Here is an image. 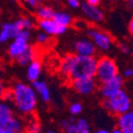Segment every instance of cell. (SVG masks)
<instances>
[{"label": "cell", "instance_id": "6da1fadb", "mask_svg": "<svg viewBox=\"0 0 133 133\" xmlns=\"http://www.w3.org/2000/svg\"><path fill=\"white\" fill-rule=\"evenodd\" d=\"M95 57H84L79 54H67L60 63V71L70 80L82 78H95L97 70Z\"/></svg>", "mask_w": 133, "mask_h": 133}, {"label": "cell", "instance_id": "7a4b0ae2", "mask_svg": "<svg viewBox=\"0 0 133 133\" xmlns=\"http://www.w3.org/2000/svg\"><path fill=\"white\" fill-rule=\"evenodd\" d=\"M12 90L16 109L24 115H32L37 104V93L34 87L25 83H16Z\"/></svg>", "mask_w": 133, "mask_h": 133}, {"label": "cell", "instance_id": "3957f363", "mask_svg": "<svg viewBox=\"0 0 133 133\" xmlns=\"http://www.w3.org/2000/svg\"><path fill=\"white\" fill-rule=\"evenodd\" d=\"M103 108L108 112L119 116L131 110V99L124 90H121L114 96L104 99Z\"/></svg>", "mask_w": 133, "mask_h": 133}, {"label": "cell", "instance_id": "277c9868", "mask_svg": "<svg viewBox=\"0 0 133 133\" xmlns=\"http://www.w3.org/2000/svg\"><path fill=\"white\" fill-rule=\"evenodd\" d=\"M118 75V68L115 61L109 57H101L97 60L96 80L102 84Z\"/></svg>", "mask_w": 133, "mask_h": 133}, {"label": "cell", "instance_id": "5b68a950", "mask_svg": "<svg viewBox=\"0 0 133 133\" xmlns=\"http://www.w3.org/2000/svg\"><path fill=\"white\" fill-rule=\"evenodd\" d=\"M87 34L91 37V39L93 41V43L96 45L97 48L101 49L103 51H107L111 48L112 39H111L110 35L107 34L105 32H103L101 30H97V29L91 28V29H88Z\"/></svg>", "mask_w": 133, "mask_h": 133}, {"label": "cell", "instance_id": "8992f818", "mask_svg": "<svg viewBox=\"0 0 133 133\" xmlns=\"http://www.w3.org/2000/svg\"><path fill=\"white\" fill-rule=\"evenodd\" d=\"M123 84H124L123 78H121L119 75H117L113 79H111V80L101 84L100 94L104 99H108L110 97L114 96L115 94H117L119 91L123 90Z\"/></svg>", "mask_w": 133, "mask_h": 133}, {"label": "cell", "instance_id": "52a82bcc", "mask_svg": "<svg viewBox=\"0 0 133 133\" xmlns=\"http://www.w3.org/2000/svg\"><path fill=\"white\" fill-rule=\"evenodd\" d=\"M70 86L81 95H90L96 90L97 81L95 78L75 79L70 80Z\"/></svg>", "mask_w": 133, "mask_h": 133}, {"label": "cell", "instance_id": "ba28073f", "mask_svg": "<svg viewBox=\"0 0 133 133\" xmlns=\"http://www.w3.org/2000/svg\"><path fill=\"white\" fill-rule=\"evenodd\" d=\"M38 26L48 35H61L67 30V27L59 25L54 19H39Z\"/></svg>", "mask_w": 133, "mask_h": 133}, {"label": "cell", "instance_id": "9c48e42d", "mask_svg": "<svg viewBox=\"0 0 133 133\" xmlns=\"http://www.w3.org/2000/svg\"><path fill=\"white\" fill-rule=\"evenodd\" d=\"M23 30L20 29L17 20L16 21H13V23H5L1 26V30H0V43L3 44V43H6L9 39L11 38H15L17 33Z\"/></svg>", "mask_w": 133, "mask_h": 133}, {"label": "cell", "instance_id": "30bf717a", "mask_svg": "<svg viewBox=\"0 0 133 133\" xmlns=\"http://www.w3.org/2000/svg\"><path fill=\"white\" fill-rule=\"evenodd\" d=\"M96 45L90 39H79L75 43L76 54L84 55V57H95Z\"/></svg>", "mask_w": 133, "mask_h": 133}, {"label": "cell", "instance_id": "8fae6325", "mask_svg": "<svg viewBox=\"0 0 133 133\" xmlns=\"http://www.w3.org/2000/svg\"><path fill=\"white\" fill-rule=\"evenodd\" d=\"M81 9L83 14L86 16V18L94 21V23H99V21H101L103 19L102 11L97 5H93L87 2H84L81 4Z\"/></svg>", "mask_w": 133, "mask_h": 133}, {"label": "cell", "instance_id": "7c38bea8", "mask_svg": "<svg viewBox=\"0 0 133 133\" xmlns=\"http://www.w3.org/2000/svg\"><path fill=\"white\" fill-rule=\"evenodd\" d=\"M117 126L125 133H133V111L132 110L117 116Z\"/></svg>", "mask_w": 133, "mask_h": 133}, {"label": "cell", "instance_id": "4fadbf2b", "mask_svg": "<svg viewBox=\"0 0 133 133\" xmlns=\"http://www.w3.org/2000/svg\"><path fill=\"white\" fill-rule=\"evenodd\" d=\"M28 46H29V44L27 41H24L21 38H14L13 42L11 43V45L9 46L8 53L11 58L17 59L24 51H26Z\"/></svg>", "mask_w": 133, "mask_h": 133}, {"label": "cell", "instance_id": "5bb4252c", "mask_svg": "<svg viewBox=\"0 0 133 133\" xmlns=\"http://www.w3.org/2000/svg\"><path fill=\"white\" fill-rule=\"evenodd\" d=\"M34 60H36V50L32 45H29L28 48L26 49V51H24L16 59L17 63L19 65H21V66L29 65L31 62H33Z\"/></svg>", "mask_w": 133, "mask_h": 133}, {"label": "cell", "instance_id": "9a60e30c", "mask_svg": "<svg viewBox=\"0 0 133 133\" xmlns=\"http://www.w3.org/2000/svg\"><path fill=\"white\" fill-rule=\"evenodd\" d=\"M42 71V64L41 62L36 59L33 62H31L28 65V69H27V78L31 82H35L38 80L39 76Z\"/></svg>", "mask_w": 133, "mask_h": 133}, {"label": "cell", "instance_id": "2e32d148", "mask_svg": "<svg viewBox=\"0 0 133 133\" xmlns=\"http://www.w3.org/2000/svg\"><path fill=\"white\" fill-rule=\"evenodd\" d=\"M32 85L43 101H45V102L50 101V92H49V88L45 82L37 80L35 82H32Z\"/></svg>", "mask_w": 133, "mask_h": 133}, {"label": "cell", "instance_id": "e0dca14e", "mask_svg": "<svg viewBox=\"0 0 133 133\" xmlns=\"http://www.w3.org/2000/svg\"><path fill=\"white\" fill-rule=\"evenodd\" d=\"M14 116L10 105L4 102H0V127H5Z\"/></svg>", "mask_w": 133, "mask_h": 133}, {"label": "cell", "instance_id": "ac0fdd59", "mask_svg": "<svg viewBox=\"0 0 133 133\" xmlns=\"http://www.w3.org/2000/svg\"><path fill=\"white\" fill-rule=\"evenodd\" d=\"M5 128L8 130H10L12 133H25L26 125L24 124V121L20 118L13 116L12 119H11L8 123V125L5 126Z\"/></svg>", "mask_w": 133, "mask_h": 133}, {"label": "cell", "instance_id": "d6986e66", "mask_svg": "<svg viewBox=\"0 0 133 133\" xmlns=\"http://www.w3.org/2000/svg\"><path fill=\"white\" fill-rule=\"evenodd\" d=\"M36 14H37V17L39 19H53L54 15H55V12L50 6L41 5L36 11Z\"/></svg>", "mask_w": 133, "mask_h": 133}, {"label": "cell", "instance_id": "ffe728a7", "mask_svg": "<svg viewBox=\"0 0 133 133\" xmlns=\"http://www.w3.org/2000/svg\"><path fill=\"white\" fill-rule=\"evenodd\" d=\"M59 25L61 26H65V27H69L72 23V18L69 14L64 13V12H57L53 18Z\"/></svg>", "mask_w": 133, "mask_h": 133}, {"label": "cell", "instance_id": "44dd1931", "mask_svg": "<svg viewBox=\"0 0 133 133\" xmlns=\"http://www.w3.org/2000/svg\"><path fill=\"white\" fill-rule=\"evenodd\" d=\"M25 133H42V126L36 118H32L26 124Z\"/></svg>", "mask_w": 133, "mask_h": 133}, {"label": "cell", "instance_id": "7402d4cb", "mask_svg": "<svg viewBox=\"0 0 133 133\" xmlns=\"http://www.w3.org/2000/svg\"><path fill=\"white\" fill-rule=\"evenodd\" d=\"M76 126H77V128H78L80 133H90L91 132L90 125H88V123L84 118L76 119Z\"/></svg>", "mask_w": 133, "mask_h": 133}, {"label": "cell", "instance_id": "603a6c76", "mask_svg": "<svg viewBox=\"0 0 133 133\" xmlns=\"http://www.w3.org/2000/svg\"><path fill=\"white\" fill-rule=\"evenodd\" d=\"M69 112L71 115H79L82 112V105L79 102H75L69 107Z\"/></svg>", "mask_w": 133, "mask_h": 133}, {"label": "cell", "instance_id": "cb8c5ba5", "mask_svg": "<svg viewBox=\"0 0 133 133\" xmlns=\"http://www.w3.org/2000/svg\"><path fill=\"white\" fill-rule=\"evenodd\" d=\"M24 2L31 10H37L41 6V0H24Z\"/></svg>", "mask_w": 133, "mask_h": 133}, {"label": "cell", "instance_id": "d4e9b609", "mask_svg": "<svg viewBox=\"0 0 133 133\" xmlns=\"http://www.w3.org/2000/svg\"><path fill=\"white\" fill-rule=\"evenodd\" d=\"M15 38H21V39H24V41H27L29 42L30 39V30H20L18 33H17V35Z\"/></svg>", "mask_w": 133, "mask_h": 133}, {"label": "cell", "instance_id": "484cf974", "mask_svg": "<svg viewBox=\"0 0 133 133\" xmlns=\"http://www.w3.org/2000/svg\"><path fill=\"white\" fill-rule=\"evenodd\" d=\"M49 37H48V34L46 32H42V33H38L37 36H36V41L38 44L43 45V44H46L48 42Z\"/></svg>", "mask_w": 133, "mask_h": 133}, {"label": "cell", "instance_id": "4316f807", "mask_svg": "<svg viewBox=\"0 0 133 133\" xmlns=\"http://www.w3.org/2000/svg\"><path fill=\"white\" fill-rule=\"evenodd\" d=\"M76 121V119L75 118H68V119H63V120H61V123H60V126H61V128L65 131L66 129H67L72 123H75Z\"/></svg>", "mask_w": 133, "mask_h": 133}, {"label": "cell", "instance_id": "83f0119b", "mask_svg": "<svg viewBox=\"0 0 133 133\" xmlns=\"http://www.w3.org/2000/svg\"><path fill=\"white\" fill-rule=\"evenodd\" d=\"M2 100L13 102V100H14L13 90H8V88H6V91H5V93H4V96H3V99H2Z\"/></svg>", "mask_w": 133, "mask_h": 133}, {"label": "cell", "instance_id": "f1b7e54d", "mask_svg": "<svg viewBox=\"0 0 133 133\" xmlns=\"http://www.w3.org/2000/svg\"><path fill=\"white\" fill-rule=\"evenodd\" d=\"M21 23H23V27L26 30H31L33 28V21L30 18H21Z\"/></svg>", "mask_w": 133, "mask_h": 133}, {"label": "cell", "instance_id": "f546056e", "mask_svg": "<svg viewBox=\"0 0 133 133\" xmlns=\"http://www.w3.org/2000/svg\"><path fill=\"white\" fill-rule=\"evenodd\" d=\"M118 48H119V50L123 52V53H126V54H129L130 53V48L127 45H125V44H119Z\"/></svg>", "mask_w": 133, "mask_h": 133}, {"label": "cell", "instance_id": "4dcf8cb0", "mask_svg": "<svg viewBox=\"0 0 133 133\" xmlns=\"http://www.w3.org/2000/svg\"><path fill=\"white\" fill-rule=\"evenodd\" d=\"M67 3L72 9H77V8H79V5H80L79 0H67Z\"/></svg>", "mask_w": 133, "mask_h": 133}, {"label": "cell", "instance_id": "1f68e13d", "mask_svg": "<svg viewBox=\"0 0 133 133\" xmlns=\"http://www.w3.org/2000/svg\"><path fill=\"white\" fill-rule=\"evenodd\" d=\"M5 91H6V88L4 87L2 80L0 79V100H2V99H3V96H4V93H5Z\"/></svg>", "mask_w": 133, "mask_h": 133}, {"label": "cell", "instance_id": "d6a6232c", "mask_svg": "<svg viewBox=\"0 0 133 133\" xmlns=\"http://www.w3.org/2000/svg\"><path fill=\"white\" fill-rule=\"evenodd\" d=\"M125 77H127V78H131V77H133V68H128L125 70L124 72Z\"/></svg>", "mask_w": 133, "mask_h": 133}, {"label": "cell", "instance_id": "836d02e7", "mask_svg": "<svg viewBox=\"0 0 133 133\" xmlns=\"http://www.w3.org/2000/svg\"><path fill=\"white\" fill-rule=\"evenodd\" d=\"M100 1H101V0H86L87 3L93 4V5H98L99 3H100Z\"/></svg>", "mask_w": 133, "mask_h": 133}, {"label": "cell", "instance_id": "e575fe53", "mask_svg": "<svg viewBox=\"0 0 133 133\" xmlns=\"http://www.w3.org/2000/svg\"><path fill=\"white\" fill-rule=\"evenodd\" d=\"M128 28H129V32L131 33L132 35H133V18L130 20V23H129V26H128Z\"/></svg>", "mask_w": 133, "mask_h": 133}, {"label": "cell", "instance_id": "d590c367", "mask_svg": "<svg viewBox=\"0 0 133 133\" xmlns=\"http://www.w3.org/2000/svg\"><path fill=\"white\" fill-rule=\"evenodd\" d=\"M0 133H12V132L8 130L5 127H0Z\"/></svg>", "mask_w": 133, "mask_h": 133}, {"label": "cell", "instance_id": "8d00e7d4", "mask_svg": "<svg viewBox=\"0 0 133 133\" xmlns=\"http://www.w3.org/2000/svg\"><path fill=\"white\" fill-rule=\"evenodd\" d=\"M111 133H125V132H124L123 130H121V129H119V128L117 127L116 129H114V130H113L112 132H111Z\"/></svg>", "mask_w": 133, "mask_h": 133}, {"label": "cell", "instance_id": "74e56055", "mask_svg": "<svg viewBox=\"0 0 133 133\" xmlns=\"http://www.w3.org/2000/svg\"><path fill=\"white\" fill-rule=\"evenodd\" d=\"M96 133H110V132L107 131V130H98Z\"/></svg>", "mask_w": 133, "mask_h": 133}, {"label": "cell", "instance_id": "f35d334b", "mask_svg": "<svg viewBox=\"0 0 133 133\" xmlns=\"http://www.w3.org/2000/svg\"><path fill=\"white\" fill-rule=\"evenodd\" d=\"M128 2H129V3L131 4V5H133V0H129V1H128Z\"/></svg>", "mask_w": 133, "mask_h": 133}, {"label": "cell", "instance_id": "ab89813d", "mask_svg": "<svg viewBox=\"0 0 133 133\" xmlns=\"http://www.w3.org/2000/svg\"><path fill=\"white\" fill-rule=\"evenodd\" d=\"M47 133H57V132H54V131H48Z\"/></svg>", "mask_w": 133, "mask_h": 133}, {"label": "cell", "instance_id": "60d3db41", "mask_svg": "<svg viewBox=\"0 0 133 133\" xmlns=\"http://www.w3.org/2000/svg\"><path fill=\"white\" fill-rule=\"evenodd\" d=\"M12 1H13V2H15V1H16V0H12Z\"/></svg>", "mask_w": 133, "mask_h": 133}, {"label": "cell", "instance_id": "b9f144b4", "mask_svg": "<svg viewBox=\"0 0 133 133\" xmlns=\"http://www.w3.org/2000/svg\"><path fill=\"white\" fill-rule=\"evenodd\" d=\"M0 14H1V9H0Z\"/></svg>", "mask_w": 133, "mask_h": 133}, {"label": "cell", "instance_id": "7bdbcfd3", "mask_svg": "<svg viewBox=\"0 0 133 133\" xmlns=\"http://www.w3.org/2000/svg\"><path fill=\"white\" fill-rule=\"evenodd\" d=\"M126 1H129V0H126Z\"/></svg>", "mask_w": 133, "mask_h": 133}]
</instances>
